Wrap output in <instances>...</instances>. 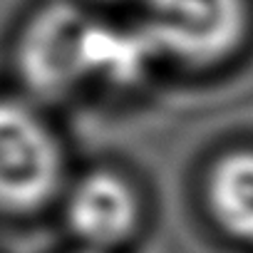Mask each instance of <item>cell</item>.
<instances>
[{
	"mask_svg": "<svg viewBox=\"0 0 253 253\" xmlns=\"http://www.w3.org/2000/svg\"><path fill=\"white\" fill-rule=\"evenodd\" d=\"M157 55L206 67L233 57L251 33V0H139Z\"/></svg>",
	"mask_w": 253,
	"mask_h": 253,
	"instance_id": "1",
	"label": "cell"
},
{
	"mask_svg": "<svg viewBox=\"0 0 253 253\" xmlns=\"http://www.w3.org/2000/svg\"><path fill=\"white\" fill-rule=\"evenodd\" d=\"M62 179V147L47 122L25 102L0 99V211H40L57 196Z\"/></svg>",
	"mask_w": 253,
	"mask_h": 253,
	"instance_id": "2",
	"label": "cell"
},
{
	"mask_svg": "<svg viewBox=\"0 0 253 253\" xmlns=\"http://www.w3.org/2000/svg\"><path fill=\"white\" fill-rule=\"evenodd\" d=\"M87 20L70 5H50L28 23L18 57L30 89L62 94L84 80L82 45Z\"/></svg>",
	"mask_w": 253,
	"mask_h": 253,
	"instance_id": "3",
	"label": "cell"
},
{
	"mask_svg": "<svg viewBox=\"0 0 253 253\" xmlns=\"http://www.w3.org/2000/svg\"><path fill=\"white\" fill-rule=\"evenodd\" d=\"M139 216L142 206L132 184L107 169L84 174L67 196V223L89 251L104 253L129 241Z\"/></svg>",
	"mask_w": 253,
	"mask_h": 253,
	"instance_id": "4",
	"label": "cell"
},
{
	"mask_svg": "<svg viewBox=\"0 0 253 253\" xmlns=\"http://www.w3.org/2000/svg\"><path fill=\"white\" fill-rule=\"evenodd\" d=\"M209 209L236 241L253 246V149L223 154L209 174Z\"/></svg>",
	"mask_w": 253,
	"mask_h": 253,
	"instance_id": "5",
	"label": "cell"
},
{
	"mask_svg": "<svg viewBox=\"0 0 253 253\" xmlns=\"http://www.w3.org/2000/svg\"><path fill=\"white\" fill-rule=\"evenodd\" d=\"M87 253H99V251H87Z\"/></svg>",
	"mask_w": 253,
	"mask_h": 253,
	"instance_id": "6",
	"label": "cell"
}]
</instances>
